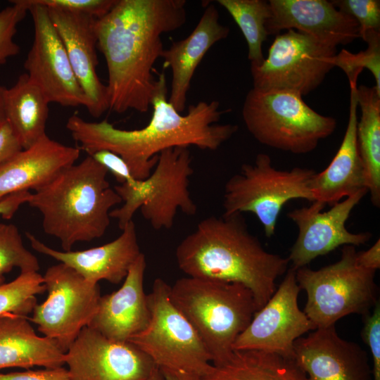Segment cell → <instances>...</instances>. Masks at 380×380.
<instances>
[{
    "mask_svg": "<svg viewBox=\"0 0 380 380\" xmlns=\"http://www.w3.org/2000/svg\"><path fill=\"white\" fill-rule=\"evenodd\" d=\"M45 291L43 276L38 272H20L12 281L0 285V316L27 317L37 304L36 296Z\"/></svg>",
    "mask_w": 380,
    "mask_h": 380,
    "instance_id": "30",
    "label": "cell"
},
{
    "mask_svg": "<svg viewBox=\"0 0 380 380\" xmlns=\"http://www.w3.org/2000/svg\"><path fill=\"white\" fill-rule=\"evenodd\" d=\"M202 380H310L294 360L259 351H234Z\"/></svg>",
    "mask_w": 380,
    "mask_h": 380,
    "instance_id": "28",
    "label": "cell"
},
{
    "mask_svg": "<svg viewBox=\"0 0 380 380\" xmlns=\"http://www.w3.org/2000/svg\"><path fill=\"white\" fill-rule=\"evenodd\" d=\"M331 3L341 12L353 18L358 25L362 39L370 31L380 32L379 0H334Z\"/></svg>",
    "mask_w": 380,
    "mask_h": 380,
    "instance_id": "34",
    "label": "cell"
},
{
    "mask_svg": "<svg viewBox=\"0 0 380 380\" xmlns=\"http://www.w3.org/2000/svg\"><path fill=\"white\" fill-rule=\"evenodd\" d=\"M46 8L89 15L96 19L104 16L117 0H30Z\"/></svg>",
    "mask_w": 380,
    "mask_h": 380,
    "instance_id": "35",
    "label": "cell"
},
{
    "mask_svg": "<svg viewBox=\"0 0 380 380\" xmlns=\"http://www.w3.org/2000/svg\"><path fill=\"white\" fill-rule=\"evenodd\" d=\"M241 113L256 141L294 154L312 151L336 127V119L318 113L300 94L284 89L253 87L246 96Z\"/></svg>",
    "mask_w": 380,
    "mask_h": 380,
    "instance_id": "6",
    "label": "cell"
},
{
    "mask_svg": "<svg viewBox=\"0 0 380 380\" xmlns=\"http://www.w3.org/2000/svg\"><path fill=\"white\" fill-rule=\"evenodd\" d=\"M296 270L289 269L265 305L253 315L233 345L234 351H259L294 360V344L316 329L298 307Z\"/></svg>",
    "mask_w": 380,
    "mask_h": 380,
    "instance_id": "13",
    "label": "cell"
},
{
    "mask_svg": "<svg viewBox=\"0 0 380 380\" xmlns=\"http://www.w3.org/2000/svg\"><path fill=\"white\" fill-rule=\"evenodd\" d=\"M26 235L34 251L70 267L85 279L96 284L101 280L113 284L120 283L141 253L135 224L132 220L113 241L84 251H57L44 244L33 234L27 233Z\"/></svg>",
    "mask_w": 380,
    "mask_h": 380,
    "instance_id": "20",
    "label": "cell"
},
{
    "mask_svg": "<svg viewBox=\"0 0 380 380\" xmlns=\"http://www.w3.org/2000/svg\"><path fill=\"white\" fill-rule=\"evenodd\" d=\"M65 354L54 340L37 335L28 317L0 316V369L63 367Z\"/></svg>",
    "mask_w": 380,
    "mask_h": 380,
    "instance_id": "25",
    "label": "cell"
},
{
    "mask_svg": "<svg viewBox=\"0 0 380 380\" xmlns=\"http://www.w3.org/2000/svg\"><path fill=\"white\" fill-rule=\"evenodd\" d=\"M175 256L187 277L243 285L258 310L274 293L277 279L289 265L287 258L264 248L241 213L202 220L179 243Z\"/></svg>",
    "mask_w": 380,
    "mask_h": 380,
    "instance_id": "3",
    "label": "cell"
},
{
    "mask_svg": "<svg viewBox=\"0 0 380 380\" xmlns=\"http://www.w3.org/2000/svg\"><path fill=\"white\" fill-rule=\"evenodd\" d=\"M151 106L150 121L138 129H121L107 120L89 122L76 114L68 118L66 128L88 156L101 150L113 152L127 163L138 180L150 175L160 152L191 146L215 151L238 130L236 125L217 124L222 114L230 111L221 110L217 101H200L189 106L186 114L179 113L168 101L163 72L157 78Z\"/></svg>",
    "mask_w": 380,
    "mask_h": 380,
    "instance_id": "2",
    "label": "cell"
},
{
    "mask_svg": "<svg viewBox=\"0 0 380 380\" xmlns=\"http://www.w3.org/2000/svg\"><path fill=\"white\" fill-rule=\"evenodd\" d=\"M294 350V361L310 380H373L367 352L342 338L335 325L299 338Z\"/></svg>",
    "mask_w": 380,
    "mask_h": 380,
    "instance_id": "17",
    "label": "cell"
},
{
    "mask_svg": "<svg viewBox=\"0 0 380 380\" xmlns=\"http://www.w3.org/2000/svg\"><path fill=\"white\" fill-rule=\"evenodd\" d=\"M240 28L248 45L251 65H260L265 60L262 43L269 35L266 25L271 17L269 1L264 0H217Z\"/></svg>",
    "mask_w": 380,
    "mask_h": 380,
    "instance_id": "29",
    "label": "cell"
},
{
    "mask_svg": "<svg viewBox=\"0 0 380 380\" xmlns=\"http://www.w3.org/2000/svg\"><path fill=\"white\" fill-rule=\"evenodd\" d=\"M193 172L189 148L174 147L160 152L155 167L142 180L139 189L126 184L115 186L123 204L111 210L110 218L118 220L122 230L140 209L143 217L154 229H171L178 210L187 215L197 212L189 189Z\"/></svg>",
    "mask_w": 380,
    "mask_h": 380,
    "instance_id": "8",
    "label": "cell"
},
{
    "mask_svg": "<svg viewBox=\"0 0 380 380\" xmlns=\"http://www.w3.org/2000/svg\"><path fill=\"white\" fill-rule=\"evenodd\" d=\"M271 17L266 28L277 35L295 30L325 44L336 47L359 38L356 21L326 0H270Z\"/></svg>",
    "mask_w": 380,
    "mask_h": 380,
    "instance_id": "19",
    "label": "cell"
},
{
    "mask_svg": "<svg viewBox=\"0 0 380 380\" xmlns=\"http://www.w3.org/2000/svg\"><path fill=\"white\" fill-rule=\"evenodd\" d=\"M89 156L111 172L120 184H126L134 189H139L141 186L142 180L134 177L127 163L118 154L101 150Z\"/></svg>",
    "mask_w": 380,
    "mask_h": 380,
    "instance_id": "36",
    "label": "cell"
},
{
    "mask_svg": "<svg viewBox=\"0 0 380 380\" xmlns=\"http://www.w3.org/2000/svg\"><path fill=\"white\" fill-rule=\"evenodd\" d=\"M6 88L0 86V122L6 121L4 111V95Z\"/></svg>",
    "mask_w": 380,
    "mask_h": 380,
    "instance_id": "42",
    "label": "cell"
},
{
    "mask_svg": "<svg viewBox=\"0 0 380 380\" xmlns=\"http://www.w3.org/2000/svg\"><path fill=\"white\" fill-rule=\"evenodd\" d=\"M43 278L47 298L36 305L28 319L66 353L95 316L101 296L100 287L62 262L49 267Z\"/></svg>",
    "mask_w": 380,
    "mask_h": 380,
    "instance_id": "11",
    "label": "cell"
},
{
    "mask_svg": "<svg viewBox=\"0 0 380 380\" xmlns=\"http://www.w3.org/2000/svg\"><path fill=\"white\" fill-rule=\"evenodd\" d=\"M23 149L6 121L0 124V165Z\"/></svg>",
    "mask_w": 380,
    "mask_h": 380,
    "instance_id": "38",
    "label": "cell"
},
{
    "mask_svg": "<svg viewBox=\"0 0 380 380\" xmlns=\"http://www.w3.org/2000/svg\"><path fill=\"white\" fill-rule=\"evenodd\" d=\"M0 380H71L68 370L63 367L40 370L0 374Z\"/></svg>",
    "mask_w": 380,
    "mask_h": 380,
    "instance_id": "37",
    "label": "cell"
},
{
    "mask_svg": "<svg viewBox=\"0 0 380 380\" xmlns=\"http://www.w3.org/2000/svg\"><path fill=\"white\" fill-rule=\"evenodd\" d=\"M79 148L68 146L44 135L0 165V200L22 191H34L51 182L75 164Z\"/></svg>",
    "mask_w": 380,
    "mask_h": 380,
    "instance_id": "22",
    "label": "cell"
},
{
    "mask_svg": "<svg viewBox=\"0 0 380 380\" xmlns=\"http://www.w3.org/2000/svg\"><path fill=\"white\" fill-rule=\"evenodd\" d=\"M31 194L22 191L9 194L0 200V216L6 220L11 219L20 206L27 203Z\"/></svg>",
    "mask_w": 380,
    "mask_h": 380,
    "instance_id": "39",
    "label": "cell"
},
{
    "mask_svg": "<svg viewBox=\"0 0 380 380\" xmlns=\"http://www.w3.org/2000/svg\"><path fill=\"white\" fill-rule=\"evenodd\" d=\"M349 84V117L342 142L330 164L323 171L315 172L310 182L314 201L324 206L332 205L343 198L367 189L357 144V81Z\"/></svg>",
    "mask_w": 380,
    "mask_h": 380,
    "instance_id": "24",
    "label": "cell"
},
{
    "mask_svg": "<svg viewBox=\"0 0 380 380\" xmlns=\"http://www.w3.org/2000/svg\"><path fill=\"white\" fill-rule=\"evenodd\" d=\"M108 172L87 156L31 194L27 203L40 212L44 232L59 239L63 251L106 233L111 208L122 203L110 186Z\"/></svg>",
    "mask_w": 380,
    "mask_h": 380,
    "instance_id": "4",
    "label": "cell"
},
{
    "mask_svg": "<svg viewBox=\"0 0 380 380\" xmlns=\"http://www.w3.org/2000/svg\"><path fill=\"white\" fill-rule=\"evenodd\" d=\"M2 123V122H0V124Z\"/></svg>",
    "mask_w": 380,
    "mask_h": 380,
    "instance_id": "44",
    "label": "cell"
},
{
    "mask_svg": "<svg viewBox=\"0 0 380 380\" xmlns=\"http://www.w3.org/2000/svg\"><path fill=\"white\" fill-rule=\"evenodd\" d=\"M336 47L295 30L276 35L267 57L251 65L254 88L284 89L302 96L317 88L334 67Z\"/></svg>",
    "mask_w": 380,
    "mask_h": 380,
    "instance_id": "12",
    "label": "cell"
},
{
    "mask_svg": "<svg viewBox=\"0 0 380 380\" xmlns=\"http://www.w3.org/2000/svg\"><path fill=\"white\" fill-rule=\"evenodd\" d=\"M357 262L363 268L376 271L380 268L379 239L367 250L357 253Z\"/></svg>",
    "mask_w": 380,
    "mask_h": 380,
    "instance_id": "40",
    "label": "cell"
},
{
    "mask_svg": "<svg viewBox=\"0 0 380 380\" xmlns=\"http://www.w3.org/2000/svg\"><path fill=\"white\" fill-rule=\"evenodd\" d=\"M146 267V258L141 253L121 287L101 296L97 312L88 327L119 342H128L147 327L151 313L144 290Z\"/></svg>",
    "mask_w": 380,
    "mask_h": 380,
    "instance_id": "21",
    "label": "cell"
},
{
    "mask_svg": "<svg viewBox=\"0 0 380 380\" xmlns=\"http://www.w3.org/2000/svg\"><path fill=\"white\" fill-rule=\"evenodd\" d=\"M49 101L41 90L30 82L26 73L6 89L4 95L6 121L23 149L34 144L46 134Z\"/></svg>",
    "mask_w": 380,
    "mask_h": 380,
    "instance_id": "26",
    "label": "cell"
},
{
    "mask_svg": "<svg viewBox=\"0 0 380 380\" xmlns=\"http://www.w3.org/2000/svg\"><path fill=\"white\" fill-rule=\"evenodd\" d=\"M219 18L215 6L208 5L189 36L172 42L161 54L164 68L172 72L168 101L180 113L185 109L187 93L199 63L214 44L229 35V27L220 23Z\"/></svg>",
    "mask_w": 380,
    "mask_h": 380,
    "instance_id": "23",
    "label": "cell"
},
{
    "mask_svg": "<svg viewBox=\"0 0 380 380\" xmlns=\"http://www.w3.org/2000/svg\"><path fill=\"white\" fill-rule=\"evenodd\" d=\"M165 380H202V377L167 369H160Z\"/></svg>",
    "mask_w": 380,
    "mask_h": 380,
    "instance_id": "41",
    "label": "cell"
},
{
    "mask_svg": "<svg viewBox=\"0 0 380 380\" xmlns=\"http://www.w3.org/2000/svg\"><path fill=\"white\" fill-rule=\"evenodd\" d=\"M65 46L73 72L88 101L87 109L99 118L109 109L107 86L96 73L99 61L94 29L96 18L87 14L46 8Z\"/></svg>",
    "mask_w": 380,
    "mask_h": 380,
    "instance_id": "18",
    "label": "cell"
},
{
    "mask_svg": "<svg viewBox=\"0 0 380 380\" xmlns=\"http://www.w3.org/2000/svg\"><path fill=\"white\" fill-rule=\"evenodd\" d=\"M170 294L215 366L232 355L235 341L258 310L251 291L238 283L185 277L170 286Z\"/></svg>",
    "mask_w": 380,
    "mask_h": 380,
    "instance_id": "5",
    "label": "cell"
},
{
    "mask_svg": "<svg viewBox=\"0 0 380 380\" xmlns=\"http://www.w3.org/2000/svg\"><path fill=\"white\" fill-rule=\"evenodd\" d=\"M12 6L0 11V65L19 53L20 47L13 41L17 26L28 12L24 0L10 1Z\"/></svg>",
    "mask_w": 380,
    "mask_h": 380,
    "instance_id": "33",
    "label": "cell"
},
{
    "mask_svg": "<svg viewBox=\"0 0 380 380\" xmlns=\"http://www.w3.org/2000/svg\"><path fill=\"white\" fill-rule=\"evenodd\" d=\"M34 23V40L24 63L32 83L49 103L63 106L88 105L87 99L71 67L68 56L47 8L24 0Z\"/></svg>",
    "mask_w": 380,
    "mask_h": 380,
    "instance_id": "14",
    "label": "cell"
},
{
    "mask_svg": "<svg viewBox=\"0 0 380 380\" xmlns=\"http://www.w3.org/2000/svg\"><path fill=\"white\" fill-rule=\"evenodd\" d=\"M355 246L341 248L340 259L319 270H296V281L307 293L303 312L317 328L329 327L351 314H369L379 301L376 271L360 266Z\"/></svg>",
    "mask_w": 380,
    "mask_h": 380,
    "instance_id": "7",
    "label": "cell"
},
{
    "mask_svg": "<svg viewBox=\"0 0 380 380\" xmlns=\"http://www.w3.org/2000/svg\"><path fill=\"white\" fill-rule=\"evenodd\" d=\"M357 144L372 204L380 206V93L376 87H357Z\"/></svg>",
    "mask_w": 380,
    "mask_h": 380,
    "instance_id": "27",
    "label": "cell"
},
{
    "mask_svg": "<svg viewBox=\"0 0 380 380\" xmlns=\"http://www.w3.org/2000/svg\"><path fill=\"white\" fill-rule=\"evenodd\" d=\"M368 193L367 189L332 205L323 212L324 205L313 201L310 206L296 208L288 217L298 228V236L289 257L293 270L307 266L319 256L340 246H359L368 242L370 232L353 233L346 223L353 210Z\"/></svg>",
    "mask_w": 380,
    "mask_h": 380,
    "instance_id": "15",
    "label": "cell"
},
{
    "mask_svg": "<svg viewBox=\"0 0 380 380\" xmlns=\"http://www.w3.org/2000/svg\"><path fill=\"white\" fill-rule=\"evenodd\" d=\"M18 267L20 272H38L37 257L23 245L18 227L13 224L0 223V285L4 284L5 274Z\"/></svg>",
    "mask_w": 380,
    "mask_h": 380,
    "instance_id": "32",
    "label": "cell"
},
{
    "mask_svg": "<svg viewBox=\"0 0 380 380\" xmlns=\"http://www.w3.org/2000/svg\"><path fill=\"white\" fill-rule=\"evenodd\" d=\"M362 39L367 44L366 50L353 53L342 49L334 57L333 64L346 73L349 82L357 81L361 72L367 69L374 76V87L380 93V32L370 31Z\"/></svg>",
    "mask_w": 380,
    "mask_h": 380,
    "instance_id": "31",
    "label": "cell"
},
{
    "mask_svg": "<svg viewBox=\"0 0 380 380\" xmlns=\"http://www.w3.org/2000/svg\"><path fill=\"white\" fill-rule=\"evenodd\" d=\"M185 0H117L96 19L97 48L108 69L109 109L146 113L156 88L153 65L165 49L161 36L186 20Z\"/></svg>",
    "mask_w": 380,
    "mask_h": 380,
    "instance_id": "1",
    "label": "cell"
},
{
    "mask_svg": "<svg viewBox=\"0 0 380 380\" xmlns=\"http://www.w3.org/2000/svg\"><path fill=\"white\" fill-rule=\"evenodd\" d=\"M170 286L154 280L147 294L151 317L147 327L128 342L146 353L160 369L203 377L213 367L199 335L171 300Z\"/></svg>",
    "mask_w": 380,
    "mask_h": 380,
    "instance_id": "10",
    "label": "cell"
},
{
    "mask_svg": "<svg viewBox=\"0 0 380 380\" xmlns=\"http://www.w3.org/2000/svg\"><path fill=\"white\" fill-rule=\"evenodd\" d=\"M146 380H165L160 369L157 367Z\"/></svg>",
    "mask_w": 380,
    "mask_h": 380,
    "instance_id": "43",
    "label": "cell"
},
{
    "mask_svg": "<svg viewBox=\"0 0 380 380\" xmlns=\"http://www.w3.org/2000/svg\"><path fill=\"white\" fill-rule=\"evenodd\" d=\"M313 170L296 167L290 170L275 168L269 155L258 153L253 163H244L225 183L224 215L251 213L263 227L265 235L275 234L279 215L293 199L313 202L310 182Z\"/></svg>",
    "mask_w": 380,
    "mask_h": 380,
    "instance_id": "9",
    "label": "cell"
},
{
    "mask_svg": "<svg viewBox=\"0 0 380 380\" xmlns=\"http://www.w3.org/2000/svg\"><path fill=\"white\" fill-rule=\"evenodd\" d=\"M71 380H146L157 367L130 342L110 340L84 327L65 354Z\"/></svg>",
    "mask_w": 380,
    "mask_h": 380,
    "instance_id": "16",
    "label": "cell"
}]
</instances>
